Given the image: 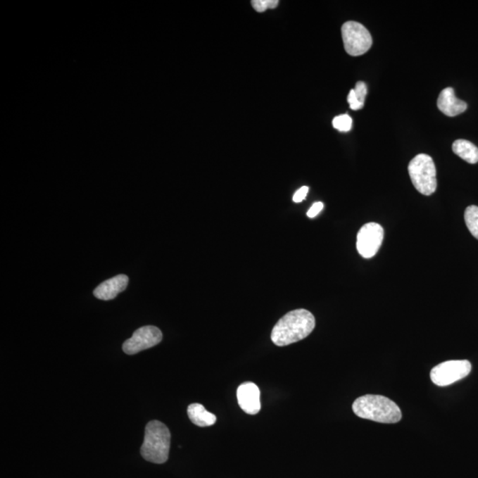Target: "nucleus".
Returning a JSON list of instances; mask_svg holds the SVG:
<instances>
[{"label":"nucleus","mask_w":478,"mask_h":478,"mask_svg":"<svg viewBox=\"0 0 478 478\" xmlns=\"http://www.w3.org/2000/svg\"><path fill=\"white\" fill-rule=\"evenodd\" d=\"M315 316L306 309L289 312L274 326L271 340L277 346H287L307 338L314 331Z\"/></svg>","instance_id":"nucleus-1"},{"label":"nucleus","mask_w":478,"mask_h":478,"mask_svg":"<svg viewBox=\"0 0 478 478\" xmlns=\"http://www.w3.org/2000/svg\"><path fill=\"white\" fill-rule=\"evenodd\" d=\"M354 414L382 424H396L401 420V408L390 400L381 395H364L358 398L353 404Z\"/></svg>","instance_id":"nucleus-2"},{"label":"nucleus","mask_w":478,"mask_h":478,"mask_svg":"<svg viewBox=\"0 0 478 478\" xmlns=\"http://www.w3.org/2000/svg\"><path fill=\"white\" fill-rule=\"evenodd\" d=\"M171 434L167 426L159 421L148 422L144 429V439L141 455L147 462L163 464L170 453Z\"/></svg>","instance_id":"nucleus-3"},{"label":"nucleus","mask_w":478,"mask_h":478,"mask_svg":"<svg viewBox=\"0 0 478 478\" xmlns=\"http://www.w3.org/2000/svg\"><path fill=\"white\" fill-rule=\"evenodd\" d=\"M409 177L420 194L429 196L436 190V170L434 161L428 154L416 156L408 165Z\"/></svg>","instance_id":"nucleus-4"},{"label":"nucleus","mask_w":478,"mask_h":478,"mask_svg":"<svg viewBox=\"0 0 478 478\" xmlns=\"http://www.w3.org/2000/svg\"><path fill=\"white\" fill-rule=\"evenodd\" d=\"M341 32L344 47L351 56L363 55L372 46V37L363 24L347 22L343 24Z\"/></svg>","instance_id":"nucleus-5"},{"label":"nucleus","mask_w":478,"mask_h":478,"mask_svg":"<svg viewBox=\"0 0 478 478\" xmlns=\"http://www.w3.org/2000/svg\"><path fill=\"white\" fill-rule=\"evenodd\" d=\"M471 369L469 360H447L433 367L432 381L439 386H447L469 376Z\"/></svg>","instance_id":"nucleus-6"},{"label":"nucleus","mask_w":478,"mask_h":478,"mask_svg":"<svg viewBox=\"0 0 478 478\" xmlns=\"http://www.w3.org/2000/svg\"><path fill=\"white\" fill-rule=\"evenodd\" d=\"M384 240V229L376 222L364 225L357 235L356 247L360 256L370 259L380 249Z\"/></svg>","instance_id":"nucleus-7"},{"label":"nucleus","mask_w":478,"mask_h":478,"mask_svg":"<svg viewBox=\"0 0 478 478\" xmlns=\"http://www.w3.org/2000/svg\"><path fill=\"white\" fill-rule=\"evenodd\" d=\"M163 340V332L156 326H144L137 329L132 338L126 340L122 350L129 356L139 353L141 351L152 348Z\"/></svg>","instance_id":"nucleus-8"},{"label":"nucleus","mask_w":478,"mask_h":478,"mask_svg":"<svg viewBox=\"0 0 478 478\" xmlns=\"http://www.w3.org/2000/svg\"><path fill=\"white\" fill-rule=\"evenodd\" d=\"M237 401L242 410L249 415H256L260 412V391L259 387L252 382H246L237 391Z\"/></svg>","instance_id":"nucleus-9"},{"label":"nucleus","mask_w":478,"mask_h":478,"mask_svg":"<svg viewBox=\"0 0 478 478\" xmlns=\"http://www.w3.org/2000/svg\"><path fill=\"white\" fill-rule=\"evenodd\" d=\"M128 284L129 277L126 275H118L99 284L94 291V295L99 300L111 301L116 298L117 295L125 291Z\"/></svg>","instance_id":"nucleus-10"},{"label":"nucleus","mask_w":478,"mask_h":478,"mask_svg":"<svg viewBox=\"0 0 478 478\" xmlns=\"http://www.w3.org/2000/svg\"><path fill=\"white\" fill-rule=\"evenodd\" d=\"M438 108L444 115L453 117L466 111L467 105L466 102L457 99L455 89L451 87L444 89L439 96Z\"/></svg>","instance_id":"nucleus-11"},{"label":"nucleus","mask_w":478,"mask_h":478,"mask_svg":"<svg viewBox=\"0 0 478 478\" xmlns=\"http://www.w3.org/2000/svg\"><path fill=\"white\" fill-rule=\"evenodd\" d=\"M187 414L192 424L199 427H208L214 425L216 422V416L206 410L201 404L194 403L189 405Z\"/></svg>","instance_id":"nucleus-12"},{"label":"nucleus","mask_w":478,"mask_h":478,"mask_svg":"<svg viewBox=\"0 0 478 478\" xmlns=\"http://www.w3.org/2000/svg\"><path fill=\"white\" fill-rule=\"evenodd\" d=\"M453 153L462 158L467 163L474 164L478 163V148L470 141L458 139L453 144Z\"/></svg>","instance_id":"nucleus-13"},{"label":"nucleus","mask_w":478,"mask_h":478,"mask_svg":"<svg viewBox=\"0 0 478 478\" xmlns=\"http://www.w3.org/2000/svg\"><path fill=\"white\" fill-rule=\"evenodd\" d=\"M466 225L474 237L478 240V206H470L464 214Z\"/></svg>","instance_id":"nucleus-14"},{"label":"nucleus","mask_w":478,"mask_h":478,"mask_svg":"<svg viewBox=\"0 0 478 478\" xmlns=\"http://www.w3.org/2000/svg\"><path fill=\"white\" fill-rule=\"evenodd\" d=\"M332 125L339 132H347L352 129L353 119L348 115L336 116L333 119Z\"/></svg>","instance_id":"nucleus-15"},{"label":"nucleus","mask_w":478,"mask_h":478,"mask_svg":"<svg viewBox=\"0 0 478 478\" xmlns=\"http://www.w3.org/2000/svg\"><path fill=\"white\" fill-rule=\"evenodd\" d=\"M279 1L278 0H253L252 6L258 13H263L267 9L277 8Z\"/></svg>","instance_id":"nucleus-16"},{"label":"nucleus","mask_w":478,"mask_h":478,"mask_svg":"<svg viewBox=\"0 0 478 478\" xmlns=\"http://www.w3.org/2000/svg\"><path fill=\"white\" fill-rule=\"evenodd\" d=\"M354 95L360 103L364 105L365 103L366 96L367 94V87L365 82L360 81L358 82L356 88L353 89Z\"/></svg>","instance_id":"nucleus-17"},{"label":"nucleus","mask_w":478,"mask_h":478,"mask_svg":"<svg viewBox=\"0 0 478 478\" xmlns=\"http://www.w3.org/2000/svg\"><path fill=\"white\" fill-rule=\"evenodd\" d=\"M347 101L349 103L351 109L353 110H360L364 106L362 103H360V101H358L356 95H354L353 89H351L348 97H347Z\"/></svg>","instance_id":"nucleus-18"},{"label":"nucleus","mask_w":478,"mask_h":478,"mask_svg":"<svg viewBox=\"0 0 478 478\" xmlns=\"http://www.w3.org/2000/svg\"><path fill=\"white\" fill-rule=\"evenodd\" d=\"M323 208H325V205H323L322 202H315V204L311 206V208L309 209L308 212L307 213L308 218H315L316 215H318L320 213H321Z\"/></svg>","instance_id":"nucleus-19"},{"label":"nucleus","mask_w":478,"mask_h":478,"mask_svg":"<svg viewBox=\"0 0 478 478\" xmlns=\"http://www.w3.org/2000/svg\"><path fill=\"white\" fill-rule=\"evenodd\" d=\"M309 188L308 187H303L295 192L294 196V201L296 203H300L304 201L307 198L308 194Z\"/></svg>","instance_id":"nucleus-20"}]
</instances>
